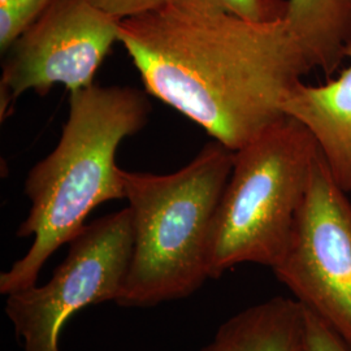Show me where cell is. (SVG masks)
I'll use <instances>...</instances> for the list:
<instances>
[{"label": "cell", "instance_id": "cell-1", "mask_svg": "<svg viewBox=\"0 0 351 351\" xmlns=\"http://www.w3.org/2000/svg\"><path fill=\"white\" fill-rule=\"evenodd\" d=\"M119 42L149 95L233 151L285 116L313 71L284 19L251 23L180 0L121 20Z\"/></svg>", "mask_w": 351, "mask_h": 351}, {"label": "cell", "instance_id": "cell-2", "mask_svg": "<svg viewBox=\"0 0 351 351\" xmlns=\"http://www.w3.org/2000/svg\"><path fill=\"white\" fill-rule=\"evenodd\" d=\"M147 95L138 88L95 84L69 93V113L59 143L26 177L32 207L16 236L33 237V243L1 272L3 295L37 285L45 263L86 226L90 213L106 202L125 199L116 152L126 137L146 125L151 110Z\"/></svg>", "mask_w": 351, "mask_h": 351}, {"label": "cell", "instance_id": "cell-3", "mask_svg": "<svg viewBox=\"0 0 351 351\" xmlns=\"http://www.w3.org/2000/svg\"><path fill=\"white\" fill-rule=\"evenodd\" d=\"M233 164L234 151L213 141L173 173L123 169L134 246L119 306L184 300L210 278L208 239Z\"/></svg>", "mask_w": 351, "mask_h": 351}, {"label": "cell", "instance_id": "cell-4", "mask_svg": "<svg viewBox=\"0 0 351 351\" xmlns=\"http://www.w3.org/2000/svg\"><path fill=\"white\" fill-rule=\"evenodd\" d=\"M319 155L308 129L287 114L234 151L208 239L210 278L239 264L276 267Z\"/></svg>", "mask_w": 351, "mask_h": 351}, {"label": "cell", "instance_id": "cell-5", "mask_svg": "<svg viewBox=\"0 0 351 351\" xmlns=\"http://www.w3.org/2000/svg\"><path fill=\"white\" fill-rule=\"evenodd\" d=\"M68 245L47 284L7 295L5 315L24 351H59L62 328L72 315L120 298L134 246L130 208L86 224Z\"/></svg>", "mask_w": 351, "mask_h": 351}, {"label": "cell", "instance_id": "cell-6", "mask_svg": "<svg viewBox=\"0 0 351 351\" xmlns=\"http://www.w3.org/2000/svg\"><path fill=\"white\" fill-rule=\"evenodd\" d=\"M272 271L351 350V202L322 154L287 250Z\"/></svg>", "mask_w": 351, "mask_h": 351}, {"label": "cell", "instance_id": "cell-7", "mask_svg": "<svg viewBox=\"0 0 351 351\" xmlns=\"http://www.w3.org/2000/svg\"><path fill=\"white\" fill-rule=\"evenodd\" d=\"M121 20L90 0H52L5 52L0 80L1 119L26 91L46 95L60 84L88 88L113 45Z\"/></svg>", "mask_w": 351, "mask_h": 351}, {"label": "cell", "instance_id": "cell-8", "mask_svg": "<svg viewBox=\"0 0 351 351\" xmlns=\"http://www.w3.org/2000/svg\"><path fill=\"white\" fill-rule=\"evenodd\" d=\"M349 65L324 85L297 84L282 103V112L313 134L341 189L351 193V45Z\"/></svg>", "mask_w": 351, "mask_h": 351}, {"label": "cell", "instance_id": "cell-9", "mask_svg": "<svg viewBox=\"0 0 351 351\" xmlns=\"http://www.w3.org/2000/svg\"><path fill=\"white\" fill-rule=\"evenodd\" d=\"M303 330L301 303L274 297L228 319L201 351H301Z\"/></svg>", "mask_w": 351, "mask_h": 351}, {"label": "cell", "instance_id": "cell-10", "mask_svg": "<svg viewBox=\"0 0 351 351\" xmlns=\"http://www.w3.org/2000/svg\"><path fill=\"white\" fill-rule=\"evenodd\" d=\"M284 20L310 66L335 75L351 45V0H288Z\"/></svg>", "mask_w": 351, "mask_h": 351}, {"label": "cell", "instance_id": "cell-11", "mask_svg": "<svg viewBox=\"0 0 351 351\" xmlns=\"http://www.w3.org/2000/svg\"><path fill=\"white\" fill-rule=\"evenodd\" d=\"M52 0H0V50L5 53Z\"/></svg>", "mask_w": 351, "mask_h": 351}, {"label": "cell", "instance_id": "cell-12", "mask_svg": "<svg viewBox=\"0 0 351 351\" xmlns=\"http://www.w3.org/2000/svg\"><path fill=\"white\" fill-rule=\"evenodd\" d=\"M171 1V0H169ZM232 13L251 23H274L285 19L288 0H180Z\"/></svg>", "mask_w": 351, "mask_h": 351}, {"label": "cell", "instance_id": "cell-13", "mask_svg": "<svg viewBox=\"0 0 351 351\" xmlns=\"http://www.w3.org/2000/svg\"><path fill=\"white\" fill-rule=\"evenodd\" d=\"M301 351L351 350L330 328L304 308V330Z\"/></svg>", "mask_w": 351, "mask_h": 351}, {"label": "cell", "instance_id": "cell-14", "mask_svg": "<svg viewBox=\"0 0 351 351\" xmlns=\"http://www.w3.org/2000/svg\"><path fill=\"white\" fill-rule=\"evenodd\" d=\"M95 7L104 12L110 13L113 17L124 20L128 17L138 16L142 13L159 10L169 0H90Z\"/></svg>", "mask_w": 351, "mask_h": 351}]
</instances>
